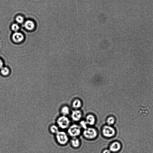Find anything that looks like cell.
<instances>
[{
	"label": "cell",
	"instance_id": "obj_1",
	"mask_svg": "<svg viewBox=\"0 0 153 153\" xmlns=\"http://www.w3.org/2000/svg\"><path fill=\"white\" fill-rule=\"evenodd\" d=\"M84 136L86 138L89 139H93L96 138L98 136L97 130L94 128H87L85 129L83 132Z\"/></svg>",
	"mask_w": 153,
	"mask_h": 153
},
{
	"label": "cell",
	"instance_id": "obj_2",
	"mask_svg": "<svg viewBox=\"0 0 153 153\" xmlns=\"http://www.w3.org/2000/svg\"><path fill=\"white\" fill-rule=\"evenodd\" d=\"M102 131L103 136L106 138H111L114 136L116 134L115 129L111 126L108 125L104 126Z\"/></svg>",
	"mask_w": 153,
	"mask_h": 153
},
{
	"label": "cell",
	"instance_id": "obj_3",
	"mask_svg": "<svg viewBox=\"0 0 153 153\" xmlns=\"http://www.w3.org/2000/svg\"><path fill=\"white\" fill-rule=\"evenodd\" d=\"M56 139L58 143L61 145H64L67 144L69 138L66 133L63 131H59L56 134Z\"/></svg>",
	"mask_w": 153,
	"mask_h": 153
},
{
	"label": "cell",
	"instance_id": "obj_4",
	"mask_svg": "<svg viewBox=\"0 0 153 153\" xmlns=\"http://www.w3.org/2000/svg\"><path fill=\"white\" fill-rule=\"evenodd\" d=\"M68 132L71 136L73 138L76 137L81 134V127L76 124L73 125L69 128Z\"/></svg>",
	"mask_w": 153,
	"mask_h": 153
},
{
	"label": "cell",
	"instance_id": "obj_5",
	"mask_svg": "<svg viewBox=\"0 0 153 153\" xmlns=\"http://www.w3.org/2000/svg\"><path fill=\"white\" fill-rule=\"evenodd\" d=\"M57 122L59 127L62 129L68 128L70 123L69 119L63 116L60 117L58 119Z\"/></svg>",
	"mask_w": 153,
	"mask_h": 153
},
{
	"label": "cell",
	"instance_id": "obj_6",
	"mask_svg": "<svg viewBox=\"0 0 153 153\" xmlns=\"http://www.w3.org/2000/svg\"><path fill=\"white\" fill-rule=\"evenodd\" d=\"M82 117V113L81 111L75 110L73 111L71 114V117L73 120L78 121L80 120Z\"/></svg>",
	"mask_w": 153,
	"mask_h": 153
},
{
	"label": "cell",
	"instance_id": "obj_7",
	"mask_svg": "<svg viewBox=\"0 0 153 153\" xmlns=\"http://www.w3.org/2000/svg\"><path fill=\"white\" fill-rule=\"evenodd\" d=\"M121 148V145L118 142H113L110 145L109 150L111 152H116L120 150Z\"/></svg>",
	"mask_w": 153,
	"mask_h": 153
},
{
	"label": "cell",
	"instance_id": "obj_8",
	"mask_svg": "<svg viewBox=\"0 0 153 153\" xmlns=\"http://www.w3.org/2000/svg\"><path fill=\"white\" fill-rule=\"evenodd\" d=\"M24 36L22 33L19 32H15L12 35L13 41L16 43L21 42L24 39Z\"/></svg>",
	"mask_w": 153,
	"mask_h": 153
},
{
	"label": "cell",
	"instance_id": "obj_9",
	"mask_svg": "<svg viewBox=\"0 0 153 153\" xmlns=\"http://www.w3.org/2000/svg\"><path fill=\"white\" fill-rule=\"evenodd\" d=\"M24 26L25 28L28 30H32L35 27V25L34 22L28 20L24 23Z\"/></svg>",
	"mask_w": 153,
	"mask_h": 153
},
{
	"label": "cell",
	"instance_id": "obj_10",
	"mask_svg": "<svg viewBox=\"0 0 153 153\" xmlns=\"http://www.w3.org/2000/svg\"><path fill=\"white\" fill-rule=\"evenodd\" d=\"M85 121L88 125H93L95 123L96 118L94 115L90 114L86 117Z\"/></svg>",
	"mask_w": 153,
	"mask_h": 153
},
{
	"label": "cell",
	"instance_id": "obj_11",
	"mask_svg": "<svg viewBox=\"0 0 153 153\" xmlns=\"http://www.w3.org/2000/svg\"><path fill=\"white\" fill-rule=\"evenodd\" d=\"M82 105L81 101L78 99H76L73 102L72 104V107L75 109L80 108Z\"/></svg>",
	"mask_w": 153,
	"mask_h": 153
},
{
	"label": "cell",
	"instance_id": "obj_12",
	"mask_svg": "<svg viewBox=\"0 0 153 153\" xmlns=\"http://www.w3.org/2000/svg\"><path fill=\"white\" fill-rule=\"evenodd\" d=\"M71 143L73 147L75 148H78L80 145L79 140L76 137L74 138L71 140Z\"/></svg>",
	"mask_w": 153,
	"mask_h": 153
},
{
	"label": "cell",
	"instance_id": "obj_13",
	"mask_svg": "<svg viewBox=\"0 0 153 153\" xmlns=\"http://www.w3.org/2000/svg\"><path fill=\"white\" fill-rule=\"evenodd\" d=\"M61 113L63 116H66L69 114L70 110L68 106H65L61 109Z\"/></svg>",
	"mask_w": 153,
	"mask_h": 153
},
{
	"label": "cell",
	"instance_id": "obj_14",
	"mask_svg": "<svg viewBox=\"0 0 153 153\" xmlns=\"http://www.w3.org/2000/svg\"><path fill=\"white\" fill-rule=\"evenodd\" d=\"M15 20L17 23L18 24H22L24 23V18L21 15H18L16 17Z\"/></svg>",
	"mask_w": 153,
	"mask_h": 153
},
{
	"label": "cell",
	"instance_id": "obj_15",
	"mask_svg": "<svg viewBox=\"0 0 153 153\" xmlns=\"http://www.w3.org/2000/svg\"><path fill=\"white\" fill-rule=\"evenodd\" d=\"M115 122V119L114 117L110 116L107 119L106 122H107L108 125L111 126L114 124Z\"/></svg>",
	"mask_w": 153,
	"mask_h": 153
},
{
	"label": "cell",
	"instance_id": "obj_16",
	"mask_svg": "<svg viewBox=\"0 0 153 153\" xmlns=\"http://www.w3.org/2000/svg\"><path fill=\"white\" fill-rule=\"evenodd\" d=\"M20 28L19 24L17 23H15L12 24L11 26V29L15 32H18Z\"/></svg>",
	"mask_w": 153,
	"mask_h": 153
},
{
	"label": "cell",
	"instance_id": "obj_17",
	"mask_svg": "<svg viewBox=\"0 0 153 153\" xmlns=\"http://www.w3.org/2000/svg\"><path fill=\"white\" fill-rule=\"evenodd\" d=\"M1 72L3 75H6L9 74V70L7 67H3L1 69Z\"/></svg>",
	"mask_w": 153,
	"mask_h": 153
},
{
	"label": "cell",
	"instance_id": "obj_18",
	"mask_svg": "<svg viewBox=\"0 0 153 153\" xmlns=\"http://www.w3.org/2000/svg\"><path fill=\"white\" fill-rule=\"evenodd\" d=\"M50 130L51 132L53 134H57L59 132L58 128L56 125H52L50 128Z\"/></svg>",
	"mask_w": 153,
	"mask_h": 153
},
{
	"label": "cell",
	"instance_id": "obj_19",
	"mask_svg": "<svg viewBox=\"0 0 153 153\" xmlns=\"http://www.w3.org/2000/svg\"><path fill=\"white\" fill-rule=\"evenodd\" d=\"M88 124L86 123L85 121H82L80 122V125L81 127L84 129H86L88 128Z\"/></svg>",
	"mask_w": 153,
	"mask_h": 153
},
{
	"label": "cell",
	"instance_id": "obj_20",
	"mask_svg": "<svg viewBox=\"0 0 153 153\" xmlns=\"http://www.w3.org/2000/svg\"><path fill=\"white\" fill-rule=\"evenodd\" d=\"M111 152L109 149H105L103 150L102 153H111Z\"/></svg>",
	"mask_w": 153,
	"mask_h": 153
},
{
	"label": "cell",
	"instance_id": "obj_21",
	"mask_svg": "<svg viewBox=\"0 0 153 153\" xmlns=\"http://www.w3.org/2000/svg\"><path fill=\"white\" fill-rule=\"evenodd\" d=\"M3 63L1 59H0V69L3 67Z\"/></svg>",
	"mask_w": 153,
	"mask_h": 153
}]
</instances>
